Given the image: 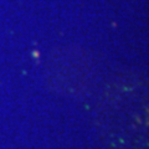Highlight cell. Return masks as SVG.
I'll return each instance as SVG.
<instances>
[{
	"mask_svg": "<svg viewBox=\"0 0 149 149\" xmlns=\"http://www.w3.org/2000/svg\"><path fill=\"white\" fill-rule=\"evenodd\" d=\"M32 56H34V57H39V52H37V51H34V54H32Z\"/></svg>",
	"mask_w": 149,
	"mask_h": 149,
	"instance_id": "1",
	"label": "cell"
}]
</instances>
